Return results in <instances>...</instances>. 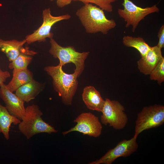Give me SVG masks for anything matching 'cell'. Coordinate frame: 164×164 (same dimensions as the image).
Segmentation results:
<instances>
[{
  "label": "cell",
  "instance_id": "cell-1",
  "mask_svg": "<svg viewBox=\"0 0 164 164\" xmlns=\"http://www.w3.org/2000/svg\"><path fill=\"white\" fill-rule=\"evenodd\" d=\"M104 11L97 5L89 3L78 9L76 14L87 33L101 32L106 35L115 27L116 24L114 20L106 17Z\"/></svg>",
  "mask_w": 164,
  "mask_h": 164
},
{
  "label": "cell",
  "instance_id": "cell-2",
  "mask_svg": "<svg viewBox=\"0 0 164 164\" xmlns=\"http://www.w3.org/2000/svg\"><path fill=\"white\" fill-rule=\"evenodd\" d=\"M62 67L59 64L48 66L44 68V70L51 77L54 90L61 97L62 102L70 105L77 90L79 76L74 71L71 74L66 73Z\"/></svg>",
  "mask_w": 164,
  "mask_h": 164
},
{
  "label": "cell",
  "instance_id": "cell-3",
  "mask_svg": "<svg viewBox=\"0 0 164 164\" xmlns=\"http://www.w3.org/2000/svg\"><path fill=\"white\" fill-rule=\"evenodd\" d=\"M43 115V112L36 104H32L25 108V114L19 124L18 128L27 139L40 133L51 134L58 132L54 127L43 120L41 118Z\"/></svg>",
  "mask_w": 164,
  "mask_h": 164
},
{
  "label": "cell",
  "instance_id": "cell-4",
  "mask_svg": "<svg viewBox=\"0 0 164 164\" xmlns=\"http://www.w3.org/2000/svg\"><path fill=\"white\" fill-rule=\"evenodd\" d=\"M51 47L49 53L55 58L59 60V65L62 66L68 63H73L75 66L74 71L79 77L85 68V62L90 52H79L72 46H62L53 38L50 39Z\"/></svg>",
  "mask_w": 164,
  "mask_h": 164
},
{
  "label": "cell",
  "instance_id": "cell-5",
  "mask_svg": "<svg viewBox=\"0 0 164 164\" xmlns=\"http://www.w3.org/2000/svg\"><path fill=\"white\" fill-rule=\"evenodd\" d=\"M164 123L163 105L155 104L144 107L137 114L134 137L137 138L144 131L159 127Z\"/></svg>",
  "mask_w": 164,
  "mask_h": 164
},
{
  "label": "cell",
  "instance_id": "cell-6",
  "mask_svg": "<svg viewBox=\"0 0 164 164\" xmlns=\"http://www.w3.org/2000/svg\"><path fill=\"white\" fill-rule=\"evenodd\" d=\"M124 107L118 101L106 98L101 112V123L108 125L115 130H121L126 126L128 118Z\"/></svg>",
  "mask_w": 164,
  "mask_h": 164
},
{
  "label": "cell",
  "instance_id": "cell-7",
  "mask_svg": "<svg viewBox=\"0 0 164 164\" xmlns=\"http://www.w3.org/2000/svg\"><path fill=\"white\" fill-rule=\"evenodd\" d=\"M123 9H118V13L119 16L126 22L125 27L132 26V31L134 32L139 22L148 15L158 12L159 9L156 5L151 7L142 8L135 5L130 0H123Z\"/></svg>",
  "mask_w": 164,
  "mask_h": 164
},
{
  "label": "cell",
  "instance_id": "cell-8",
  "mask_svg": "<svg viewBox=\"0 0 164 164\" xmlns=\"http://www.w3.org/2000/svg\"><path fill=\"white\" fill-rule=\"evenodd\" d=\"M71 16L69 14L54 16L51 14L50 8L43 11V22L41 25L32 33L26 36V43L30 44L35 42H45L47 38H53V34L50 32L52 27L57 22L70 19Z\"/></svg>",
  "mask_w": 164,
  "mask_h": 164
},
{
  "label": "cell",
  "instance_id": "cell-9",
  "mask_svg": "<svg viewBox=\"0 0 164 164\" xmlns=\"http://www.w3.org/2000/svg\"><path fill=\"white\" fill-rule=\"evenodd\" d=\"M76 124L68 130L63 132L65 135L73 132H77L84 135L97 138L102 133V126L98 117L91 112H83L73 120Z\"/></svg>",
  "mask_w": 164,
  "mask_h": 164
},
{
  "label": "cell",
  "instance_id": "cell-10",
  "mask_svg": "<svg viewBox=\"0 0 164 164\" xmlns=\"http://www.w3.org/2000/svg\"><path fill=\"white\" fill-rule=\"evenodd\" d=\"M137 138L134 136L129 140L120 141L114 148L109 149L104 155L89 164H111L117 158L126 157L135 152L138 146Z\"/></svg>",
  "mask_w": 164,
  "mask_h": 164
},
{
  "label": "cell",
  "instance_id": "cell-11",
  "mask_svg": "<svg viewBox=\"0 0 164 164\" xmlns=\"http://www.w3.org/2000/svg\"><path fill=\"white\" fill-rule=\"evenodd\" d=\"M0 98L10 113L21 120L25 112V102L8 90L4 83L0 85Z\"/></svg>",
  "mask_w": 164,
  "mask_h": 164
},
{
  "label": "cell",
  "instance_id": "cell-12",
  "mask_svg": "<svg viewBox=\"0 0 164 164\" xmlns=\"http://www.w3.org/2000/svg\"><path fill=\"white\" fill-rule=\"evenodd\" d=\"M163 57L161 49L157 46H151L146 54L137 61L138 68L144 74L149 75Z\"/></svg>",
  "mask_w": 164,
  "mask_h": 164
},
{
  "label": "cell",
  "instance_id": "cell-13",
  "mask_svg": "<svg viewBox=\"0 0 164 164\" xmlns=\"http://www.w3.org/2000/svg\"><path fill=\"white\" fill-rule=\"evenodd\" d=\"M83 102L89 109L101 112L105 102L100 92L93 86H87L82 94Z\"/></svg>",
  "mask_w": 164,
  "mask_h": 164
},
{
  "label": "cell",
  "instance_id": "cell-14",
  "mask_svg": "<svg viewBox=\"0 0 164 164\" xmlns=\"http://www.w3.org/2000/svg\"><path fill=\"white\" fill-rule=\"evenodd\" d=\"M26 43L25 39L18 41L16 39L5 40L0 39V51L5 53L9 60L11 62L21 53L31 51L28 48L23 47Z\"/></svg>",
  "mask_w": 164,
  "mask_h": 164
},
{
  "label": "cell",
  "instance_id": "cell-15",
  "mask_svg": "<svg viewBox=\"0 0 164 164\" xmlns=\"http://www.w3.org/2000/svg\"><path fill=\"white\" fill-rule=\"evenodd\" d=\"M45 85V83L33 79L19 88L15 91V94L24 102L28 103L43 90Z\"/></svg>",
  "mask_w": 164,
  "mask_h": 164
},
{
  "label": "cell",
  "instance_id": "cell-16",
  "mask_svg": "<svg viewBox=\"0 0 164 164\" xmlns=\"http://www.w3.org/2000/svg\"><path fill=\"white\" fill-rule=\"evenodd\" d=\"M33 73L29 69L13 70L12 77L10 82L6 85V87L13 92L20 87L27 83L33 78Z\"/></svg>",
  "mask_w": 164,
  "mask_h": 164
},
{
  "label": "cell",
  "instance_id": "cell-17",
  "mask_svg": "<svg viewBox=\"0 0 164 164\" xmlns=\"http://www.w3.org/2000/svg\"><path fill=\"white\" fill-rule=\"evenodd\" d=\"M21 120L11 114L5 107L0 103V134L2 133L5 138H9V129L12 124H19Z\"/></svg>",
  "mask_w": 164,
  "mask_h": 164
},
{
  "label": "cell",
  "instance_id": "cell-18",
  "mask_svg": "<svg viewBox=\"0 0 164 164\" xmlns=\"http://www.w3.org/2000/svg\"><path fill=\"white\" fill-rule=\"evenodd\" d=\"M122 42L125 46L136 49L139 53L141 57L143 56L146 54L151 47L141 37L125 36L123 38Z\"/></svg>",
  "mask_w": 164,
  "mask_h": 164
},
{
  "label": "cell",
  "instance_id": "cell-19",
  "mask_svg": "<svg viewBox=\"0 0 164 164\" xmlns=\"http://www.w3.org/2000/svg\"><path fill=\"white\" fill-rule=\"evenodd\" d=\"M37 53L33 51L20 53L15 59L11 62L9 65L10 69L23 70L28 69V65L32 60V56Z\"/></svg>",
  "mask_w": 164,
  "mask_h": 164
},
{
  "label": "cell",
  "instance_id": "cell-20",
  "mask_svg": "<svg viewBox=\"0 0 164 164\" xmlns=\"http://www.w3.org/2000/svg\"><path fill=\"white\" fill-rule=\"evenodd\" d=\"M151 80L157 81L159 84L164 81V58L163 57L149 74Z\"/></svg>",
  "mask_w": 164,
  "mask_h": 164
},
{
  "label": "cell",
  "instance_id": "cell-21",
  "mask_svg": "<svg viewBox=\"0 0 164 164\" xmlns=\"http://www.w3.org/2000/svg\"><path fill=\"white\" fill-rule=\"evenodd\" d=\"M118 0H73V1H79L84 4L89 3L94 4L96 5L109 12L113 11V8L112 3Z\"/></svg>",
  "mask_w": 164,
  "mask_h": 164
},
{
  "label": "cell",
  "instance_id": "cell-22",
  "mask_svg": "<svg viewBox=\"0 0 164 164\" xmlns=\"http://www.w3.org/2000/svg\"><path fill=\"white\" fill-rule=\"evenodd\" d=\"M159 41L156 45L159 48L162 49L164 47V26L162 25L160 28L158 34Z\"/></svg>",
  "mask_w": 164,
  "mask_h": 164
},
{
  "label": "cell",
  "instance_id": "cell-23",
  "mask_svg": "<svg viewBox=\"0 0 164 164\" xmlns=\"http://www.w3.org/2000/svg\"><path fill=\"white\" fill-rule=\"evenodd\" d=\"M10 76V74L9 71H3L0 68V85L4 83Z\"/></svg>",
  "mask_w": 164,
  "mask_h": 164
},
{
  "label": "cell",
  "instance_id": "cell-24",
  "mask_svg": "<svg viewBox=\"0 0 164 164\" xmlns=\"http://www.w3.org/2000/svg\"><path fill=\"white\" fill-rule=\"evenodd\" d=\"M54 0H50L52 1ZM73 0H56V3L57 6L60 8H63L64 7L70 4Z\"/></svg>",
  "mask_w": 164,
  "mask_h": 164
}]
</instances>
